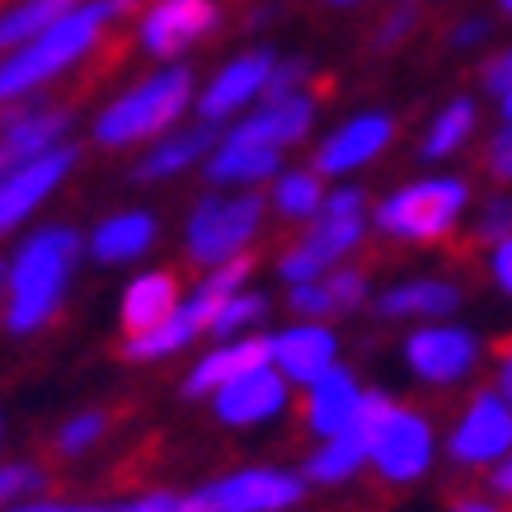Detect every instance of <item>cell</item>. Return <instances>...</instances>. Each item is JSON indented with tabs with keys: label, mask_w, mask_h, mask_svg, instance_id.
<instances>
[{
	"label": "cell",
	"mask_w": 512,
	"mask_h": 512,
	"mask_svg": "<svg viewBox=\"0 0 512 512\" xmlns=\"http://www.w3.org/2000/svg\"><path fill=\"white\" fill-rule=\"evenodd\" d=\"M512 447V414L494 390H480L451 433V456L461 466H489Z\"/></svg>",
	"instance_id": "cell-13"
},
{
	"label": "cell",
	"mask_w": 512,
	"mask_h": 512,
	"mask_svg": "<svg viewBox=\"0 0 512 512\" xmlns=\"http://www.w3.org/2000/svg\"><path fill=\"white\" fill-rule=\"evenodd\" d=\"M137 10V0H80L76 10L62 24H52L43 38L24 43L19 52H5L0 57V109L24 104L33 94H43L52 80H62L71 66L90 62L104 47L113 24L137 15Z\"/></svg>",
	"instance_id": "cell-1"
},
{
	"label": "cell",
	"mask_w": 512,
	"mask_h": 512,
	"mask_svg": "<svg viewBox=\"0 0 512 512\" xmlns=\"http://www.w3.org/2000/svg\"><path fill=\"white\" fill-rule=\"evenodd\" d=\"M179 306H184V287H179V273H174V268H151V273H137V278L127 282L123 306H118L123 334H127V339L151 334V329L165 325Z\"/></svg>",
	"instance_id": "cell-19"
},
{
	"label": "cell",
	"mask_w": 512,
	"mask_h": 512,
	"mask_svg": "<svg viewBox=\"0 0 512 512\" xmlns=\"http://www.w3.org/2000/svg\"><path fill=\"white\" fill-rule=\"evenodd\" d=\"M264 311H268V301L259 292H235L226 306L217 311V320H212V339H221V343H231V339H240L249 325H259L264 320Z\"/></svg>",
	"instance_id": "cell-30"
},
{
	"label": "cell",
	"mask_w": 512,
	"mask_h": 512,
	"mask_svg": "<svg viewBox=\"0 0 512 512\" xmlns=\"http://www.w3.org/2000/svg\"><path fill=\"white\" fill-rule=\"evenodd\" d=\"M0 301H5V264H0Z\"/></svg>",
	"instance_id": "cell-46"
},
{
	"label": "cell",
	"mask_w": 512,
	"mask_h": 512,
	"mask_svg": "<svg viewBox=\"0 0 512 512\" xmlns=\"http://www.w3.org/2000/svg\"><path fill=\"white\" fill-rule=\"evenodd\" d=\"M10 512H52V503H29V508H10Z\"/></svg>",
	"instance_id": "cell-44"
},
{
	"label": "cell",
	"mask_w": 512,
	"mask_h": 512,
	"mask_svg": "<svg viewBox=\"0 0 512 512\" xmlns=\"http://www.w3.org/2000/svg\"><path fill=\"white\" fill-rule=\"evenodd\" d=\"M264 226V198L259 193H202L188 212L184 249L198 268H221L249 254V240Z\"/></svg>",
	"instance_id": "cell-5"
},
{
	"label": "cell",
	"mask_w": 512,
	"mask_h": 512,
	"mask_svg": "<svg viewBox=\"0 0 512 512\" xmlns=\"http://www.w3.org/2000/svg\"><path fill=\"white\" fill-rule=\"evenodd\" d=\"M470 127H475V109H470L466 99H456L447 109L437 113V123L428 127V137H423V156H451L461 141L470 137Z\"/></svg>",
	"instance_id": "cell-29"
},
{
	"label": "cell",
	"mask_w": 512,
	"mask_h": 512,
	"mask_svg": "<svg viewBox=\"0 0 512 512\" xmlns=\"http://www.w3.org/2000/svg\"><path fill=\"white\" fill-rule=\"evenodd\" d=\"M52 512H118V503H113V508H99V503H80V508H71V503H52Z\"/></svg>",
	"instance_id": "cell-42"
},
{
	"label": "cell",
	"mask_w": 512,
	"mask_h": 512,
	"mask_svg": "<svg viewBox=\"0 0 512 512\" xmlns=\"http://www.w3.org/2000/svg\"><path fill=\"white\" fill-rule=\"evenodd\" d=\"M292 311L306 315V320H325V315H334V301H329V292H325V278L296 282L292 287Z\"/></svg>",
	"instance_id": "cell-33"
},
{
	"label": "cell",
	"mask_w": 512,
	"mask_h": 512,
	"mask_svg": "<svg viewBox=\"0 0 512 512\" xmlns=\"http://www.w3.org/2000/svg\"><path fill=\"white\" fill-rule=\"evenodd\" d=\"M503 113H508V123H512V90L503 94Z\"/></svg>",
	"instance_id": "cell-45"
},
{
	"label": "cell",
	"mask_w": 512,
	"mask_h": 512,
	"mask_svg": "<svg viewBox=\"0 0 512 512\" xmlns=\"http://www.w3.org/2000/svg\"><path fill=\"white\" fill-rule=\"evenodd\" d=\"M451 512H508V508H498V503H489V498H456V508Z\"/></svg>",
	"instance_id": "cell-40"
},
{
	"label": "cell",
	"mask_w": 512,
	"mask_h": 512,
	"mask_svg": "<svg viewBox=\"0 0 512 512\" xmlns=\"http://www.w3.org/2000/svg\"><path fill=\"white\" fill-rule=\"evenodd\" d=\"M80 0H15L0 10V57L5 52H19L24 43L43 38L52 24H62Z\"/></svg>",
	"instance_id": "cell-25"
},
{
	"label": "cell",
	"mask_w": 512,
	"mask_h": 512,
	"mask_svg": "<svg viewBox=\"0 0 512 512\" xmlns=\"http://www.w3.org/2000/svg\"><path fill=\"white\" fill-rule=\"evenodd\" d=\"M268 348H273V367L296 386H315L325 372H334V357H339V343L325 325L282 329V334L268 339Z\"/></svg>",
	"instance_id": "cell-21"
},
{
	"label": "cell",
	"mask_w": 512,
	"mask_h": 512,
	"mask_svg": "<svg viewBox=\"0 0 512 512\" xmlns=\"http://www.w3.org/2000/svg\"><path fill=\"white\" fill-rule=\"evenodd\" d=\"M362 400H367V390L357 386L343 367H334V372H325L315 386H306L301 419H306V428H311V433H320L329 442V437H343V433H353V428H357Z\"/></svg>",
	"instance_id": "cell-18"
},
{
	"label": "cell",
	"mask_w": 512,
	"mask_h": 512,
	"mask_svg": "<svg viewBox=\"0 0 512 512\" xmlns=\"http://www.w3.org/2000/svg\"><path fill=\"white\" fill-rule=\"evenodd\" d=\"M508 231H512V207H503V202H498L494 212L484 217V226H480V235H475V240H480V245H489V240H494V245H503V240H508Z\"/></svg>",
	"instance_id": "cell-36"
},
{
	"label": "cell",
	"mask_w": 512,
	"mask_h": 512,
	"mask_svg": "<svg viewBox=\"0 0 512 512\" xmlns=\"http://www.w3.org/2000/svg\"><path fill=\"white\" fill-rule=\"evenodd\" d=\"M315 123V94H287V99H264L254 104V113L235 118L226 127V137H240V141H254V146H273V151H287L296 141L311 132Z\"/></svg>",
	"instance_id": "cell-14"
},
{
	"label": "cell",
	"mask_w": 512,
	"mask_h": 512,
	"mask_svg": "<svg viewBox=\"0 0 512 512\" xmlns=\"http://www.w3.org/2000/svg\"><path fill=\"white\" fill-rule=\"evenodd\" d=\"M66 132H71V109L47 94H33L24 104L0 109V151L10 165H24V160H38L66 146Z\"/></svg>",
	"instance_id": "cell-11"
},
{
	"label": "cell",
	"mask_w": 512,
	"mask_h": 512,
	"mask_svg": "<svg viewBox=\"0 0 512 512\" xmlns=\"http://www.w3.org/2000/svg\"><path fill=\"white\" fill-rule=\"evenodd\" d=\"M484 85L494 94H508L512 90V52H498L494 62L484 66Z\"/></svg>",
	"instance_id": "cell-37"
},
{
	"label": "cell",
	"mask_w": 512,
	"mask_h": 512,
	"mask_svg": "<svg viewBox=\"0 0 512 512\" xmlns=\"http://www.w3.org/2000/svg\"><path fill=\"white\" fill-rule=\"evenodd\" d=\"M362 212H367L362 188H339V193H329L325 207H320V217H315L311 226H306V235L282 254V264H278L282 278L292 282V287L296 282L325 278L348 249L362 245Z\"/></svg>",
	"instance_id": "cell-6"
},
{
	"label": "cell",
	"mask_w": 512,
	"mask_h": 512,
	"mask_svg": "<svg viewBox=\"0 0 512 512\" xmlns=\"http://www.w3.org/2000/svg\"><path fill=\"white\" fill-rule=\"evenodd\" d=\"M273 66H278L273 52H240V57H231V62L198 90V104H193V109H198V123L231 127L235 118H245V109L264 104Z\"/></svg>",
	"instance_id": "cell-9"
},
{
	"label": "cell",
	"mask_w": 512,
	"mask_h": 512,
	"mask_svg": "<svg viewBox=\"0 0 512 512\" xmlns=\"http://www.w3.org/2000/svg\"><path fill=\"white\" fill-rule=\"evenodd\" d=\"M217 404V419L231 423V428H249V423H264L273 414H282L287 404V376L268 362V367H254V372L235 376L231 386H221L212 395Z\"/></svg>",
	"instance_id": "cell-15"
},
{
	"label": "cell",
	"mask_w": 512,
	"mask_h": 512,
	"mask_svg": "<svg viewBox=\"0 0 512 512\" xmlns=\"http://www.w3.org/2000/svg\"><path fill=\"white\" fill-rule=\"evenodd\" d=\"M217 141H221L217 127H207V123L174 127V132L156 137L146 151H141L137 179L141 184H165V179H174V174L198 170V165H207V156L217 151Z\"/></svg>",
	"instance_id": "cell-17"
},
{
	"label": "cell",
	"mask_w": 512,
	"mask_h": 512,
	"mask_svg": "<svg viewBox=\"0 0 512 512\" xmlns=\"http://www.w3.org/2000/svg\"><path fill=\"white\" fill-rule=\"evenodd\" d=\"M43 484H47V475L38 466H0V503H10L19 494H33Z\"/></svg>",
	"instance_id": "cell-34"
},
{
	"label": "cell",
	"mask_w": 512,
	"mask_h": 512,
	"mask_svg": "<svg viewBox=\"0 0 512 512\" xmlns=\"http://www.w3.org/2000/svg\"><path fill=\"white\" fill-rule=\"evenodd\" d=\"M494 489H498V494H503V498H508V503H512V456H508V461H503V466L494 470Z\"/></svg>",
	"instance_id": "cell-41"
},
{
	"label": "cell",
	"mask_w": 512,
	"mask_h": 512,
	"mask_svg": "<svg viewBox=\"0 0 512 512\" xmlns=\"http://www.w3.org/2000/svg\"><path fill=\"white\" fill-rule=\"evenodd\" d=\"M404 353H409V367L423 381H437V386H447V381H456V376H466L475 367V339L466 329L451 325H428L419 334H409Z\"/></svg>",
	"instance_id": "cell-20"
},
{
	"label": "cell",
	"mask_w": 512,
	"mask_h": 512,
	"mask_svg": "<svg viewBox=\"0 0 512 512\" xmlns=\"http://www.w3.org/2000/svg\"><path fill=\"white\" fill-rule=\"evenodd\" d=\"M329 5H357V0H329Z\"/></svg>",
	"instance_id": "cell-48"
},
{
	"label": "cell",
	"mask_w": 512,
	"mask_h": 512,
	"mask_svg": "<svg viewBox=\"0 0 512 512\" xmlns=\"http://www.w3.org/2000/svg\"><path fill=\"white\" fill-rule=\"evenodd\" d=\"M494 278H498L503 292H512V235L498 245V254H494Z\"/></svg>",
	"instance_id": "cell-39"
},
{
	"label": "cell",
	"mask_w": 512,
	"mask_h": 512,
	"mask_svg": "<svg viewBox=\"0 0 512 512\" xmlns=\"http://www.w3.org/2000/svg\"><path fill=\"white\" fill-rule=\"evenodd\" d=\"M5 170H10V160H5V151H0V174H5Z\"/></svg>",
	"instance_id": "cell-47"
},
{
	"label": "cell",
	"mask_w": 512,
	"mask_h": 512,
	"mask_svg": "<svg viewBox=\"0 0 512 512\" xmlns=\"http://www.w3.org/2000/svg\"><path fill=\"white\" fill-rule=\"evenodd\" d=\"M221 29L217 0H151L137 10V47L146 57L174 66L188 47L207 43Z\"/></svg>",
	"instance_id": "cell-8"
},
{
	"label": "cell",
	"mask_w": 512,
	"mask_h": 512,
	"mask_svg": "<svg viewBox=\"0 0 512 512\" xmlns=\"http://www.w3.org/2000/svg\"><path fill=\"white\" fill-rule=\"evenodd\" d=\"M80 249L85 240L71 226H38L15 249V259L5 268V329L10 334H38L57 320Z\"/></svg>",
	"instance_id": "cell-2"
},
{
	"label": "cell",
	"mask_w": 512,
	"mask_h": 512,
	"mask_svg": "<svg viewBox=\"0 0 512 512\" xmlns=\"http://www.w3.org/2000/svg\"><path fill=\"white\" fill-rule=\"evenodd\" d=\"M202 494L212 498L221 512H287L301 503L306 480L292 475V470L254 466V470H235L226 480H212Z\"/></svg>",
	"instance_id": "cell-12"
},
{
	"label": "cell",
	"mask_w": 512,
	"mask_h": 512,
	"mask_svg": "<svg viewBox=\"0 0 512 512\" xmlns=\"http://www.w3.org/2000/svg\"><path fill=\"white\" fill-rule=\"evenodd\" d=\"M325 292H329V301H334V315L353 311V306H362V296H367V273H362V268H329Z\"/></svg>",
	"instance_id": "cell-32"
},
{
	"label": "cell",
	"mask_w": 512,
	"mask_h": 512,
	"mask_svg": "<svg viewBox=\"0 0 512 512\" xmlns=\"http://www.w3.org/2000/svg\"><path fill=\"white\" fill-rule=\"evenodd\" d=\"M466 207V184L461 179H423L400 193H390L376 207V226L395 240H414V245H433L447 240L456 217Z\"/></svg>",
	"instance_id": "cell-7"
},
{
	"label": "cell",
	"mask_w": 512,
	"mask_h": 512,
	"mask_svg": "<svg viewBox=\"0 0 512 512\" xmlns=\"http://www.w3.org/2000/svg\"><path fill=\"white\" fill-rule=\"evenodd\" d=\"M282 170V151L273 146H254V141L240 137H221L217 151L207 156L202 174L212 188H249V184H264V179H278Z\"/></svg>",
	"instance_id": "cell-22"
},
{
	"label": "cell",
	"mask_w": 512,
	"mask_h": 512,
	"mask_svg": "<svg viewBox=\"0 0 512 512\" xmlns=\"http://www.w3.org/2000/svg\"><path fill=\"white\" fill-rule=\"evenodd\" d=\"M456 287L451 282H404V287H390L381 301H376V311L390 315V320H404V315H447L456 311Z\"/></svg>",
	"instance_id": "cell-26"
},
{
	"label": "cell",
	"mask_w": 512,
	"mask_h": 512,
	"mask_svg": "<svg viewBox=\"0 0 512 512\" xmlns=\"http://www.w3.org/2000/svg\"><path fill=\"white\" fill-rule=\"evenodd\" d=\"M357 433L367 437V461L386 484L419 480L433 461V423L409 404L386 400L381 390H367L362 414H357Z\"/></svg>",
	"instance_id": "cell-4"
},
{
	"label": "cell",
	"mask_w": 512,
	"mask_h": 512,
	"mask_svg": "<svg viewBox=\"0 0 512 512\" xmlns=\"http://www.w3.org/2000/svg\"><path fill=\"white\" fill-rule=\"evenodd\" d=\"M362 461H367V437L353 428V433H343V437H329L325 447L315 451L311 461H306V480L339 484V480H348V475H357Z\"/></svg>",
	"instance_id": "cell-28"
},
{
	"label": "cell",
	"mask_w": 512,
	"mask_h": 512,
	"mask_svg": "<svg viewBox=\"0 0 512 512\" xmlns=\"http://www.w3.org/2000/svg\"><path fill=\"white\" fill-rule=\"evenodd\" d=\"M104 433H109V414H104V409H85L76 419H66V428L57 433V451H62V456H80V451H90Z\"/></svg>",
	"instance_id": "cell-31"
},
{
	"label": "cell",
	"mask_w": 512,
	"mask_h": 512,
	"mask_svg": "<svg viewBox=\"0 0 512 512\" xmlns=\"http://www.w3.org/2000/svg\"><path fill=\"white\" fill-rule=\"evenodd\" d=\"M198 104V80L188 66H160L151 76L132 80L104 113L94 118V146L104 151H132V146H151L156 137L174 132L179 118Z\"/></svg>",
	"instance_id": "cell-3"
},
{
	"label": "cell",
	"mask_w": 512,
	"mask_h": 512,
	"mask_svg": "<svg viewBox=\"0 0 512 512\" xmlns=\"http://www.w3.org/2000/svg\"><path fill=\"white\" fill-rule=\"evenodd\" d=\"M498 381H503V390H508V395H512V357H508V362H503V376H498Z\"/></svg>",
	"instance_id": "cell-43"
},
{
	"label": "cell",
	"mask_w": 512,
	"mask_h": 512,
	"mask_svg": "<svg viewBox=\"0 0 512 512\" xmlns=\"http://www.w3.org/2000/svg\"><path fill=\"white\" fill-rule=\"evenodd\" d=\"M325 184L315 170H287L273 179V212L287 221H315L325 207Z\"/></svg>",
	"instance_id": "cell-27"
},
{
	"label": "cell",
	"mask_w": 512,
	"mask_h": 512,
	"mask_svg": "<svg viewBox=\"0 0 512 512\" xmlns=\"http://www.w3.org/2000/svg\"><path fill=\"white\" fill-rule=\"evenodd\" d=\"M160 221L151 212H113L90 231L85 249H90L94 264H132L146 249L156 245Z\"/></svg>",
	"instance_id": "cell-24"
},
{
	"label": "cell",
	"mask_w": 512,
	"mask_h": 512,
	"mask_svg": "<svg viewBox=\"0 0 512 512\" xmlns=\"http://www.w3.org/2000/svg\"><path fill=\"white\" fill-rule=\"evenodd\" d=\"M76 156L80 151L66 141L57 151H47V156H38V160H24V165H10V170L0 174V235L19 231V226L62 188V179L76 170Z\"/></svg>",
	"instance_id": "cell-10"
},
{
	"label": "cell",
	"mask_w": 512,
	"mask_h": 512,
	"mask_svg": "<svg viewBox=\"0 0 512 512\" xmlns=\"http://www.w3.org/2000/svg\"><path fill=\"white\" fill-rule=\"evenodd\" d=\"M273 362V348H268V339H231L221 343V348H212L207 357H198V367L188 372L184 381V395H217L221 386H231L235 376L254 372V367H268Z\"/></svg>",
	"instance_id": "cell-23"
},
{
	"label": "cell",
	"mask_w": 512,
	"mask_h": 512,
	"mask_svg": "<svg viewBox=\"0 0 512 512\" xmlns=\"http://www.w3.org/2000/svg\"><path fill=\"white\" fill-rule=\"evenodd\" d=\"M484 165H489V174H494L498 184H508V179H512V132H503V137L489 146Z\"/></svg>",
	"instance_id": "cell-35"
},
{
	"label": "cell",
	"mask_w": 512,
	"mask_h": 512,
	"mask_svg": "<svg viewBox=\"0 0 512 512\" xmlns=\"http://www.w3.org/2000/svg\"><path fill=\"white\" fill-rule=\"evenodd\" d=\"M390 137H395V123H390L386 113H362V118H353V123H343L334 137L320 141L311 170L320 174V179H325V174L362 170L367 160H376L381 151H386Z\"/></svg>",
	"instance_id": "cell-16"
},
{
	"label": "cell",
	"mask_w": 512,
	"mask_h": 512,
	"mask_svg": "<svg viewBox=\"0 0 512 512\" xmlns=\"http://www.w3.org/2000/svg\"><path fill=\"white\" fill-rule=\"evenodd\" d=\"M409 24H414V5H404V10H395V15L381 24V33H376V47H390L400 43L404 33H409Z\"/></svg>",
	"instance_id": "cell-38"
},
{
	"label": "cell",
	"mask_w": 512,
	"mask_h": 512,
	"mask_svg": "<svg viewBox=\"0 0 512 512\" xmlns=\"http://www.w3.org/2000/svg\"><path fill=\"white\" fill-rule=\"evenodd\" d=\"M503 10H508V15H512V0H503Z\"/></svg>",
	"instance_id": "cell-49"
}]
</instances>
